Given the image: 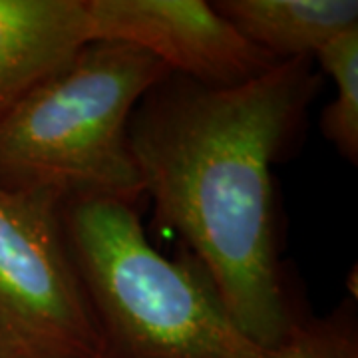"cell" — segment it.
I'll return each instance as SVG.
<instances>
[{
  "label": "cell",
  "instance_id": "9",
  "mask_svg": "<svg viewBox=\"0 0 358 358\" xmlns=\"http://www.w3.org/2000/svg\"><path fill=\"white\" fill-rule=\"evenodd\" d=\"M106 358H108V357H106Z\"/></svg>",
  "mask_w": 358,
  "mask_h": 358
},
{
  "label": "cell",
  "instance_id": "2",
  "mask_svg": "<svg viewBox=\"0 0 358 358\" xmlns=\"http://www.w3.org/2000/svg\"><path fill=\"white\" fill-rule=\"evenodd\" d=\"M62 223L108 358H358L348 305L303 319L282 345L257 343L193 259L171 261L148 241L129 203H68Z\"/></svg>",
  "mask_w": 358,
  "mask_h": 358
},
{
  "label": "cell",
  "instance_id": "8",
  "mask_svg": "<svg viewBox=\"0 0 358 358\" xmlns=\"http://www.w3.org/2000/svg\"><path fill=\"white\" fill-rule=\"evenodd\" d=\"M333 78L336 98L322 112L324 138L345 159L358 162V26L348 28L315 52Z\"/></svg>",
  "mask_w": 358,
  "mask_h": 358
},
{
  "label": "cell",
  "instance_id": "3",
  "mask_svg": "<svg viewBox=\"0 0 358 358\" xmlns=\"http://www.w3.org/2000/svg\"><path fill=\"white\" fill-rule=\"evenodd\" d=\"M169 74L122 42H88L0 120V187L76 201L134 203L143 193L129 145L141 98Z\"/></svg>",
  "mask_w": 358,
  "mask_h": 358
},
{
  "label": "cell",
  "instance_id": "5",
  "mask_svg": "<svg viewBox=\"0 0 358 358\" xmlns=\"http://www.w3.org/2000/svg\"><path fill=\"white\" fill-rule=\"evenodd\" d=\"M84 10L88 42L136 46L203 86H239L282 62L203 0H84Z\"/></svg>",
  "mask_w": 358,
  "mask_h": 358
},
{
  "label": "cell",
  "instance_id": "1",
  "mask_svg": "<svg viewBox=\"0 0 358 358\" xmlns=\"http://www.w3.org/2000/svg\"><path fill=\"white\" fill-rule=\"evenodd\" d=\"M319 84L310 56L231 88L169 72L129 120L131 154L155 215L192 249L235 322L265 346L282 345L303 322L277 255L273 164Z\"/></svg>",
  "mask_w": 358,
  "mask_h": 358
},
{
  "label": "cell",
  "instance_id": "7",
  "mask_svg": "<svg viewBox=\"0 0 358 358\" xmlns=\"http://www.w3.org/2000/svg\"><path fill=\"white\" fill-rule=\"evenodd\" d=\"M213 8L277 60L315 56L358 26L357 0H221Z\"/></svg>",
  "mask_w": 358,
  "mask_h": 358
},
{
  "label": "cell",
  "instance_id": "6",
  "mask_svg": "<svg viewBox=\"0 0 358 358\" xmlns=\"http://www.w3.org/2000/svg\"><path fill=\"white\" fill-rule=\"evenodd\" d=\"M84 44V0H0V120Z\"/></svg>",
  "mask_w": 358,
  "mask_h": 358
},
{
  "label": "cell",
  "instance_id": "4",
  "mask_svg": "<svg viewBox=\"0 0 358 358\" xmlns=\"http://www.w3.org/2000/svg\"><path fill=\"white\" fill-rule=\"evenodd\" d=\"M54 195L0 187V358H106Z\"/></svg>",
  "mask_w": 358,
  "mask_h": 358
}]
</instances>
